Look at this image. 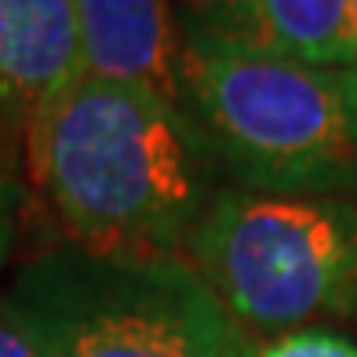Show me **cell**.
Listing matches in <instances>:
<instances>
[{
    "mask_svg": "<svg viewBox=\"0 0 357 357\" xmlns=\"http://www.w3.org/2000/svg\"><path fill=\"white\" fill-rule=\"evenodd\" d=\"M0 357H40L29 332L8 310V303H0Z\"/></svg>",
    "mask_w": 357,
    "mask_h": 357,
    "instance_id": "30bf717a",
    "label": "cell"
},
{
    "mask_svg": "<svg viewBox=\"0 0 357 357\" xmlns=\"http://www.w3.org/2000/svg\"><path fill=\"white\" fill-rule=\"evenodd\" d=\"M80 73L150 88L183 106L168 0H77Z\"/></svg>",
    "mask_w": 357,
    "mask_h": 357,
    "instance_id": "8992f818",
    "label": "cell"
},
{
    "mask_svg": "<svg viewBox=\"0 0 357 357\" xmlns=\"http://www.w3.org/2000/svg\"><path fill=\"white\" fill-rule=\"evenodd\" d=\"M234 357H255V350H252V347H248V343H245V347H241V350H237V354H234Z\"/></svg>",
    "mask_w": 357,
    "mask_h": 357,
    "instance_id": "7c38bea8",
    "label": "cell"
},
{
    "mask_svg": "<svg viewBox=\"0 0 357 357\" xmlns=\"http://www.w3.org/2000/svg\"><path fill=\"white\" fill-rule=\"evenodd\" d=\"M186 33L317 66H357L350 0H190Z\"/></svg>",
    "mask_w": 357,
    "mask_h": 357,
    "instance_id": "5b68a950",
    "label": "cell"
},
{
    "mask_svg": "<svg viewBox=\"0 0 357 357\" xmlns=\"http://www.w3.org/2000/svg\"><path fill=\"white\" fill-rule=\"evenodd\" d=\"M178 95L248 190L324 193L357 178V66L259 55L186 33Z\"/></svg>",
    "mask_w": 357,
    "mask_h": 357,
    "instance_id": "7a4b0ae2",
    "label": "cell"
},
{
    "mask_svg": "<svg viewBox=\"0 0 357 357\" xmlns=\"http://www.w3.org/2000/svg\"><path fill=\"white\" fill-rule=\"evenodd\" d=\"M186 252L234 324L284 335L357 314V204L347 197L222 190Z\"/></svg>",
    "mask_w": 357,
    "mask_h": 357,
    "instance_id": "277c9868",
    "label": "cell"
},
{
    "mask_svg": "<svg viewBox=\"0 0 357 357\" xmlns=\"http://www.w3.org/2000/svg\"><path fill=\"white\" fill-rule=\"evenodd\" d=\"M77 77V0H0V109L29 117Z\"/></svg>",
    "mask_w": 357,
    "mask_h": 357,
    "instance_id": "52a82bcc",
    "label": "cell"
},
{
    "mask_svg": "<svg viewBox=\"0 0 357 357\" xmlns=\"http://www.w3.org/2000/svg\"><path fill=\"white\" fill-rule=\"evenodd\" d=\"M350 19H354V40H357V0H350Z\"/></svg>",
    "mask_w": 357,
    "mask_h": 357,
    "instance_id": "8fae6325",
    "label": "cell"
},
{
    "mask_svg": "<svg viewBox=\"0 0 357 357\" xmlns=\"http://www.w3.org/2000/svg\"><path fill=\"white\" fill-rule=\"evenodd\" d=\"M8 310L40 357H234L245 339L183 255H99L77 245L26 263Z\"/></svg>",
    "mask_w": 357,
    "mask_h": 357,
    "instance_id": "3957f363",
    "label": "cell"
},
{
    "mask_svg": "<svg viewBox=\"0 0 357 357\" xmlns=\"http://www.w3.org/2000/svg\"><path fill=\"white\" fill-rule=\"evenodd\" d=\"M22 183L15 178L8 165H0V266L15 252V237H19V215H22Z\"/></svg>",
    "mask_w": 357,
    "mask_h": 357,
    "instance_id": "9c48e42d",
    "label": "cell"
},
{
    "mask_svg": "<svg viewBox=\"0 0 357 357\" xmlns=\"http://www.w3.org/2000/svg\"><path fill=\"white\" fill-rule=\"evenodd\" d=\"M255 357H357V343L324 328H299L278 335L263 350H255Z\"/></svg>",
    "mask_w": 357,
    "mask_h": 357,
    "instance_id": "ba28073f",
    "label": "cell"
},
{
    "mask_svg": "<svg viewBox=\"0 0 357 357\" xmlns=\"http://www.w3.org/2000/svg\"><path fill=\"white\" fill-rule=\"evenodd\" d=\"M208 150L190 113L150 88L80 73L26 117V165L70 245L172 255L197 226Z\"/></svg>",
    "mask_w": 357,
    "mask_h": 357,
    "instance_id": "6da1fadb",
    "label": "cell"
}]
</instances>
